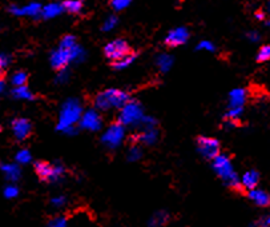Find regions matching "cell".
I'll list each match as a JSON object with an SVG mask.
<instances>
[{
  "label": "cell",
  "instance_id": "5bb4252c",
  "mask_svg": "<svg viewBox=\"0 0 270 227\" xmlns=\"http://www.w3.org/2000/svg\"><path fill=\"white\" fill-rule=\"evenodd\" d=\"M158 139V131L156 127L153 129H145L141 130L137 135L135 137L136 143H143V145H154Z\"/></svg>",
  "mask_w": 270,
  "mask_h": 227
},
{
  "label": "cell",
  "instance_id": "277c9868",
  "mask_svg": "<svg viewBox=\"0 0 270 227\" xmlns=\"http://www.w3.org/2000/svg\"><path fill=\"white\" fill-rule=\"evenodd\" d=\"M144 117L145 115L143 112L141 104L137 100H129L120 111L119 123H121L123 126H131V127L136 126L137 127Z\"/></svg>",
  "mask_w": 270,
  "mask_h": 227
},
{
  "label": "cell",
  "instance_id": "4316f807",
  "mask_svg": "<svg viewBox=\"0 0 270 227\" xmlns=\"http://www.w3.org/2000/svg\"><path fill=\"white\" fill-rule=\"evenodd\" d=\"M76 38L74 35H66L60 40V48H66V50H71V48L76 47Z\"/></svg>",
  "mask_w": 270,
  "mask_h": 227
},
{
  "label": "cell",
  "instance_id": "83f0119b",
  "mask_svg": "<svg viewBox=\"0 0 270 227\" xmlns=\"http://www.w3.org/2000/svg\"><path fill=\"white\" fill-rule=\"evenodd\" d=\"M141 155H143L141 149H140L137 145H133L131 149H129V151H128V161L129 162L139 161L140 158H141Z\"/></svg>",
  "mask_w": 270,
  "mask_h": 227
},
{
  "label": "cell",
  "instance_id": "484cf974",
  "mask_svg": "<svg viewBox=\"0 0 270 227\" xmlns=\"http://www.w3.org/2000/svg\"><path fill=\"white\" fill-rule=\"evenodd\" d=\"M15 159H16V162L19 163V165H27V163H30L32 159L31 153H30V151L26 149L19 150V151H18V154L15 155Z\"/></svg>",
  "mask_w": 270,
  "mask_h": 227
},
{
  "label": "cell",
  "instance_id": "d6986e66",
  "mask_svg": "<svg viewBox=\"0 0 270 227\" xmlns=\"http://www.w3.org/2000/svg\"><path fill=\"white\" fill-rule=\"evenodd\" d=\"M63 4L59 3H50L47 4L46 7H43L42 10V16L44 19H51V18H55V16L60 15L63 12Z\"/></svg>",
  "mask_w": 270,
  "mask_h": 227
},
{
  "label": "cell",
  "instance_id": "8992f818",
  "mask_svg": "<svg viewBox=\"0 0 270 227\" xmlns=\"http://www.w3.org/2000/svg\"><path fill=\"white\" fill-rule=\"evenodd\" d=\"M131 47H129V44L124 39L112 40V42H109L104 47V55L109 60H112V63L117 62V60L125 58V56L131 55Z\"/></svg>",
  "mask_w": 270,
  "mask_h": 227
},
{
  "label": "cell",
  "instance_id": "7a4b0ae2",
  "mask_svg": "<svg viewBox=\"0 0 270 227\" xmlns=\"http://www.w3.org/2000/svg\"><path fill=\"white\" fill-rule=\"evenodd\" d=\"M129 94L125 91L117 88H108L96 95L95 98V107L101 111H107L109 108H123L129 102Z\"/></svg>",
  "mask_w": 270,
  "mask_h": 227
},
{
  "label": "cell",
  "instance_id": "9c48e42d",
  "mask_svg": "<svg viewBox=\"0 0 270 227\" xmlns=\"http://www.w3.org/2000/svg\"><path fill=\"white\" fill-rule=\"evenodd\" d=\"M74 48L66 50V48L59 47L56 51L52 52V55H51V64H52L55 70H66L68 63L72 62V50H74Z\"/></svg>",
  "mask_w": 270,
  "mask_h": 227
},
{
  "label": "cell",
  "instance_id": "7402d4cb",
  "mask_svg": "<svg viewBox=\"0 0 270 227\" xmlns=\"http://www.w3.org/2000/svg\"><path fill=\"white\" fill-rule=\"evenodd\" d=\"M156 64L160 68V71L162 72H166V71H169V68L173 64V58L170 55H166V54H161V55H158L157 59H156Z\"/></svg>",
  "mask_w": 270,
  "mask_h": 227
},
{
  "label": "cell",
  "instance_id": "4fadbf2b",
  "mask_svg": "<svg viewBox=\"0 0 270 227\" xmlns=\"http://www.w3.org/2000/svg\"><path fill=\"white\" fill-rule=\"evenodd\" d=\"M43 7L39 3H30L24 7H19V6H11L10 7V12L15 16H31V18H36V16L42 15Z\"/></svg>",
  "mask_w": 270,
  "mask_h": 227
},
{
  "label": "cell",
  "instance_id": "74e56055",
  "mask_svg": "<svg viewBox=\"0 0 270 227\" xmlns=\"http://www.w3.org/2000/svg\"><path fill=\"white\" fill-rule=\"evenodd\" d=\"M247 38H249L251 42H257V40L259 39V35L257 32H249V34H247Z\"/></svg>",
  "mask_w": 270,
  "mask_h": 227
},
{
  "label": "cell",
  "instance_id": "8fae6325",
  "mask_svg": "<svg viewBox=\"0 0 270 227\" xmlns=\"http://www.w3.org/2000/svg\"><path fill=\"white\" fill-rule=\"evenodd\" d=\"M80 126L89 131H99L101 129V118L95 110H88L83 113L80 119Z\"/></svg>",
  "mask_w": 270,
  "mask_h": 227
},
{
  "label": "cell",
  "instance_id": "2e32d148",
  "mask_svg": "<svg viewBox=\"0 0 270 227\" xmlns=\"http://www.w3.org/2000/svg\"><path fill=\"white\" fill-rule=\"evenodd\" d=\"M247 196H249V199L251 202H254L259 207H267V206H270V194H267L263 190H258V188L250 190Z\"/></svg>",
  "mask_w": 270,
  "mask_h": 227
},
{
  "label": "cell",
  "instance_id": "44dd1931",
  "mask_svg": "<svg viewBox=\"0 0 270 227\" xmlns=\"http://www.w3.org/2000/svg\"><path fill=\"white\" fill-rule=\"evenodd\" d=\"M12 96L15 99H19V100H34L35 99V95L28 90L27 86L15 87L12 90Z\"/></svg>",
  "mask_w": 270,
  "mask_h": 227
},
{
  "label": "cell",
  "instance_id": "f546056e",
  "mask_svg": "<svg viewBox=\"0 0 270 227\" xmlns=\"http://www.w3.org/2000/svg\"><path fill=\"white\" fill-rule=\"evenodd\" d=\"M3 192L7 199H14V198L19 195V188L16 187L15 184H8L7 187L4 188Z\"/></svg>",
  "mask_w": 270,
  "mask_h": 227
},
{
  "label": "cell",
  "instance_id": "ba28073f",
  "mask_svg": "<svg viewBox=\"0 0 270 227\" xmlns=\"http://www.w3.org/2000/svg\"><path fill=\"white\" fill-rule=\"evenodd\" d=\"M197 149L201 155L206 159H214L220 155V143L214 138L198 137L197 138Z\"/></svg>",
  "mask_w": 270,
  "mask_h": 227
},
{
  "label": "cell",
  "instance_id": "60d3db41",
  "mask_svg": "<svg viewBox=\"0 0 270 227\" xmlns=\"http://www.w3.org/2000/svg\"><path fill=\"white\" fill-rule=\"evenodd\" d=\"M265 223H266V224H269V226H270V215L267 216V218H266V222H265Z\"/></svg>",
  "mask_w": 270,
  "mask_h": 227
},
{
  "label": "cell",
  "instance_id": "52a82bcc",
  "mask_svg": "<svg viewBox=\"0 0 270 227\" xmlns=\"http://www.w3.org/2000/svg\"><path fill=\"white\" fill-rule=\"evenodd\" d=\"M124 135H125V129H124V126L121 123L117 122V123H113L107 129L104 135L101 137V142L109 149H116L123 141Z\"/></svg>",
  "mask_w": 270,
  "mask_h": 227
},
{
  "label": "cell",
  "instance_id": "5b68a950",
  "mask_svg": "<svg viewBox=\"0 0 270 227\" xmlns=\"http://www.w3.org/2000/svg\"><path fill=\"white\" fill-rule=\"evenodd\" d=\"M35 171L43 182H58L66 174V167L60 163L52 166L48 162L39 161L35 163Z\"/></svg>",
  "mask_w": 270,
  "mask_h": 227
},
{
  "label": "cell",
  "instance_id": "cb8c5ba5",
  "mask_svg": "<svg viewBox=\"0 0 270 227\" xmlns=\"http://www.w3.org/2000/svg\"><path fill=\"white\" fill-rule=\"evenodd\" d=\"M136 56L137 55H136L135 52H132L131 55H128V56H125V58L120 59V60H117V62H113L112 67L115 68V70H123V68L128 67L132 62H133V60H135Z\"/></svg>",
  "mask_w": 270,
  "mask_h": 227
},
{
  "label": "cell",
  "instance_id": "d590c367",
  "mask_svg": "<svg viewBox=\"0 0 270 227\" xmlns=\"http://www.w3.org/2000/svg\"><path fill=\"white\" fill-rule=\"evenodd\" d=\"M68 78H70V72L67 71V68L66 70L59 71V75L56 76V83H66Z\"/></svg>",
  "mask_w": 270,
  "mask_h": 227
},
{
  "label": "cell",
  "instance_id": "4dcf8cb0",
  "mask_svg": "<svg viewBox=\"0 0 270 227\" xmlns=\"http://www.w3.org/2000/svg\"><path fill=\"white\" fill-rule=\"evenodd\" d=\"M111 3V7L116 11H121L124 8H127L129 4H131V0H109Z\"/></svg>",
  "mask_w": 270,
  "mask_h": 227
},
{
  "label": "cell",
  "instance_id": "6da1fadb",
  "mask_svg": "<svg viewBox=\"0 0 270 227\" xmlns=\"http://www.w3.org/2000/svg\"><path fill=\"white\" fill-rule=\"evenodd\" d=\"M81 119V106L76 99H68L63 103L59 123L56 129L66 134H71L75 131V126Z\"/></svg>",
  "mask_w": 270,
  "mask_h": 227
},
{
  "label": "cell",
  "instance_id": "9a60e30c",
  "mask_svg": "<svg viewBox=\"0 0 270 227\" xmlns=\"http://www.w3.org/2000/svg\"><path fill=\"white\" fill-rule=\"evenodd\" d=\"M246 100V92L243 88H235L229 94L228 108H243Z\"/></svg>",
  "mask_w": 270,
  "mask_h": 227
},
{
  "label": "cell",
  "instance_id": "ab89813d",
  "mask_svg": "<svg viewBox=\"0 0 270 227\" xmlns=\"http://www.w3.org/2000/svg\"><path fill=\"white\" fill-rule=\"evenodd\" d=\"M255 18H257V19H263L265 16H263V14H261V12H257V14H255Z\"/></svg>",
  "mask_w": 270,
  "mask_h": 227
},
{
  "label": "cell",
  "instance_id": "f35d334b",
  "mask_svg": "<svg viewBox=\"0 0 270 227\" xmlns=\"http://www.w3.org/2000/svg\"><path fill=\"white\" fill-rule=\"evenodd\" d=\"M4 87H6V84H4V80L2 78H0V94L4 91Z\"/></svg>",
  "mask_w": 270,
  "mask_h": 227
},
{
  "label": "cell",
  "instance_id": "8d00e7d4",
  "mask_svg": "<svg viewBox=\"0 0 270 227\" xmlns=\"http://www.w3.org/2000/svg\"><path fill=\"white\" fill-rule=\"evenodd\" d=\"M8 63H10V56L0 52V74H2L4 68L8 66Z\"/></svg>",
  "mask_w": 270,
  "mask_h": 227
},
{
  "label": "cell",
  "instance_id": "d6a6232c",
  "mask_svg": "<svg viewBox=\"0 0 270 227\" xmlns=\"http://www.w3.org/2000/svg\"><path fill=\"white\" fill-rule=\"evenodd\" d=\"M116 24H117V18L113 15L109 16V18H107L104 24H103V31H111V30L116 27Z\"/></svg>",
  "mask_w": 270,
  "mask_h": 227
},
{
  "label": "cell",
  "instance_id": "7c38bea8",
  "mask_svg": "<svg viewBox=\"0 0 270 227\" xmlns=\"http://www.w3.org/2000/svg\"><path fill=\"white\" fill-rule=\"evenodd\" d=\"M188 38H189V32L185 27L174 28L166 35L165 44L168 47H177V46L185 43Z\"/></svg>",
  "mask_w": 270,
  "mask_h": 227
},
{
  "label": "cell",
  "instance_id": "b9f144b4",
  "mask_svg": "<svg viewBox=\"0 0 270 227\" xmlns=\"http://www.w3.org/2000/svg\"><path fill=\"white\" fill-rule=\"evenodd\" d=\"M257 227H270V226L266 223H263V224H259V226H257Z\"/></svg>",
  "mask_w": 270,
  "mask_h": 227
},
{
  "label": "cell",
  "instance_id": "7bdbcfd3",
  "mask_svg": "<svg viewBox=\"0 0 270 227\" xmlns=\"http://www.w3.org/2000/svg\"><path fill=\"white\" fill-rule=\"evenodd\" d=\"M269 10H270V3H269Z\"/></svg>",
  "mask_w": 270,
  "mask_h": 227
},
{
  "label": "cell",
  "instance_id": "ac0fdd59",
  "mask_svg": "<svg viewBox=\"0 0 270 227\" xmlns=\"http://www.w3.org/2000/svg\"><path fill=\"white\" fill-rule=\"evenodd\" d=\"M259 182V174L255 170H249L242 176V187L247 188L249 191L254 190Z\"/></svg>",
  "mask_w": 270,
  "mask_h": 227
},
{
  "label": "cell",
  "instance_id": "603a6c76",
  "mask_svg": "<svg viewBox=\"0 0 270 227\" xmlns=\"http://www.w3.org/2000/svg\"><path fill=\"white\" fill-rule=\"evenodd\" d=\"M83 0H66L63 3V8L70 14H79L83 10Z\"/></svg>",
  "mask_w": 270,
  "mask_h": 227
},
{
  "label": "cell",
  "instance_id": "d4e9b609",
  "mask_svg": "<svg viewBox=\"0 0 270 227\" xmlns=\"http://www.w3.org/2000/svg\"><path fill=\"white\" fill-rule=\"evenodd\" d=\"M28 75L24 72V71H18L14 74L12 76V84L15 87H23L26 86V83H27Z\"/></svg>",
  "mask_w": 270,
  "mask_h": 227
},
{
  "label": "cell",
  "instance_id": "e575fe53",
  "mask_svg": "<svg viewBox=\"0 0 270 227\" xmlns=\"http://www.w3.org/2000/svg\"><path fill=\"white\" fill-rule=\"evenodd\" d=\"M197 50H206V51L213 52L216 50V47H214V44H213L212 42H209V40H202V42L197 46Z\"/></svg>",
  "mask_w": 270,
  "mask_h": 227
},
{
  "label": "cell",
  "instance_id": "ffe728a7",
  "mask_svg": "<svg viewBox=\"0 0 270 227\" xmlns=\"http://www.w3.org/2000/svg\"><path fill=\"white\" fill-rule=\"evenodd\" d=\"M169 220V214L166 211H157L151 216L148 227H164Z\"/></svg>",
  "mask_w": 270,
  "mask_h": 227
},
{
  "label": "cell",
  "instance_id": "e0dca14e",
  "mask_svg": "<svg viewBox=\"0 0 270 227\" xmlns=\"http://www.w3.org/2000/svg\"><path fill=\"white\" fill-rule=\"evenodd\" d=\"M0 170L3 171L6 179L10 180V182L19 180L20 175H22V170H20L19 165H15V163H2Z\"/></svg>",
  "mask_w": 270,
  "mask_h": 227
},
{
  "label": "cell",
  "instance_id": "3957f363",
  "mask_svg": "<svg viewBox=\"0 0 270 227\" xmlns=\"http://www.w3.org/2000/svg\"><path fill=\"white\" fill-rule=\"evenodd\" d=\"M213 170L216 171V174L220 176L221 179L224 180L226 186H229L230 188H234V190H238V191L242 190L238 175L234 171L230 159L226 155L220 154L218 157L213 159Z\"/></svg>",
  "mask_w": 270,
  "mask_h": 227
},
{
  "label": "cell",
  "instance_id": "30bf717a",
  "mask_svg": "<svg viewBox=\"0 0 270 227\" xmlns=\"http://www.w3.org/2000/svg\"><path fill=\"white\" fill-rule=\"evenodd\" d=\"M32 125L31 122L26 119V118H18L12 121V133L15 135L16 139L24 141L31 135Z\"/></svg>",
  "mask_w": 270,
  "mask_h": 227
},
{
  "label": "cell",
  "instance_id": "836d02e7",
  "mask_svg": "<svg viewBox=\"0 0 270 227\" xmlns=\"http://www.w3.org/2000/svg\"><path fill=\"white\" fill-rule=\"evenodd\" d=\"M66 203H67L66 196H63V195L54 196V198L51 199V204H52V206H54V207H56V208L63 207V206H64Z\"/></svg>",
  "mask_w": 270,
  "mask_h": 227
},
{
  "label": "cell",
  "instance_id": "f1b7e54d",
  "mask_svg": "<svg viewBox=\"0 0 270 227\" xmlns=\"http://www.w3.org/2000/svg\"><path fill=\"white\" fill-rule=\"evenodd\" d=\"M270 59V46L266 44V46H262L259 48L258 54H257V62L258 63H263L267 62Z\"/></svg>",
  "mask_w": 270,
  "mask_h": 227
},
{
  "label": "cell",
  "instance_id": "1f68e13d",
  "mask_svg": "<svg viewBox=\"0 0 270 227\" xmlns=\"http://www.w3.org/2000/svg\"><path fill=\"white\" fill-rule=\"evenodd\" d=\"M47 227H67V219L64 216H55L47 223Z\"/></svg>",
  "mask_w": 270,
  "mask_h": 227
}]
</instances>
